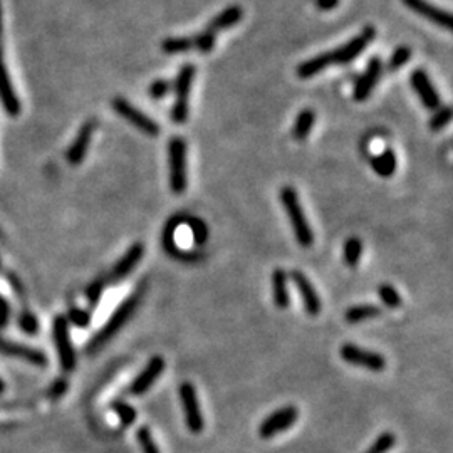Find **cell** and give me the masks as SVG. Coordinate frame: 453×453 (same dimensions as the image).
Masks as SVG:
<instances>
[{"mask_svg": "<svg viewBox=\"0 0 453 453\" xmlns=\"http://www.w3.org/2000/svg\"><path fill=\"white\" fill-rule=\"evenodd\" d=\"M375 27H364L358 36H354L349 43L341 45V47L329 52H323V54L304 60V62L297 67V76H299L301 79H311L319 74L321 71L327 69L329 66H346V64L353 62L358 56H361L362 52H364L368 44L375 40Z\"/></svg>", "mask_w": 453, "mask_h": 453, "instance_id": "cell-1", "label": "cell"}, {"mask_svg": "<svg viewBox=\"0 0 453 453\" xmlns=\"http://www.w3.org/2000/svg\"><path fill=\"white\" fill-rule=\"evenodd\" d=\"M143 294H145V286L139 284L133 296H130L128 299L123 301V304L113 312L111 317H109L108 323H106L100 329V332H96V336L91 339V342L88 345V353H96V351H100L101 347L113 338V336L118 334L121 327L133 317L136 309H138L139 302H141Z\"/></svg>", "mask_w": 453, "mask_h": 453, "instance_id": "cell-2", "label": "cell"}, {"mask_svg": "<svg viewBox=\"0 0 453 453\" xmlns=\"http://www.w3.org/2000/svg\"><path fill=\"white\" fill-rule=\"evenodd\" d=\"M281 202L287 217H289L290 225H292L297 244L304 248L311 247L314 244V232H312L311 225H309V220L305 217L304 209H302L297 191L292 187H284L281 190Z\"/></svg>", "mask_w": 453, "mask_h": 453, "instance_id": "cell-3", "label": "cell"}, {"mask_svg": "<svg viewBox=\"0 0 453 453\" xmlns=\"http://www.w3.org/2000/svg\"><path fill=\"white\" fill-rule=\"evenodd\" d=\"M168 178L173 194L180 195L187 190V141L180 136H173L168 141Z\"/></svg>", "mask_w": 453, "mask_h": 453, "instance_id": "cell-4", "label": "cell"}, {"mask_svg": "<svg viewBox=\"0 0 453 453\" xmlns=\"http://www.w3.org/2000/svg\"><path fill=\"white\" fill-rule=\"evenodd\" d=\"M195 78V66L194 64H185L176 76L175 82V104L172 108V119L176 124L185 123L188 119V100H190L191 84H194Z\"/></svg>", "mask_w": 453, "mask_h": 453, "instance_id": "cell-5", "label": "cell"}, {"mask_svg": "<svg viewBox=\"0 0 453 453\" xmlns=\"http://www.w3.org/2000/svg\"><path fill=\"white\" fill-rule=\"evenodd\" d=\"M52 336H54L56 349L59 354V362L62 371L71 373L76 369L78 360H76V351L71 342V334H69V324L64 316H58L52 324Z\"/></svg>", "mask_w": 453, "mask_h": 453, "instance_id": "cell-6", "label": "cell"}, {"mask_svg": "<svg viewBox=\"0 0 453 453\" xmlns=\"http://www.w3.org/2000/svg\"><path fill=\"white\" fill-rule=\"evenodd\" d=\"M342 361L349 362L353 366H360V368H366L368 371L380 373L386 368V360L383 354L376 353V351L364 349V347L353 345V342H346L339 349Z\"/></svg>", "mask_w": 453, "mask_h": 453, "instance_id": "cell-7", "label": "cell"}, {"mask_svg": "<svg viewBox=\"0 0 453 453\" xmlns=\"http://www.w3.org/2000/svg\"><path fill=\"white\" fill-rule=\"evenodd\" d=\"M180 402H181V408H183V415H185V423H187L188 430L191 433H202L203 426H205V420H203V413L202 408H200V402H198V395H196L195 386L188 381L180 384Z\"/></svg>", "mask_w": 453, "mask_h": 453, "instance_id": "cell-8", "label": "cell"}, {"mask_svg": "<svg viewBox=\"0 0 453 453\" xmlns=\"http://www.w3.org/2000/svg\"><path fill=\"white\" fill-rule=\"evenodd\" d=\"M113 109L121 116L123 119H126L128 123L133 124L136 130H139L141 133L148 136H158L160 135V124L154 119H151L150 116H146L145 113L139 111L138 108H135L133 104L128 103L124 97H115L113 100Z\"/></svg>", "mask_w": 453, "mask_h": 453, "instance_id": "cell-9", "label": "cell"}, {"mask_svg": "<svg viewBox=\"0 0 453 453\" xmlns=\"http://www.w3.org/2000/svg\"><path fill=\"white\" fill-rule=\"evenodd\" d=\"M299 418V410L296 406H282L279 410H275L274 413H270L259 426V435L264 440H269V438L279 435V433L289 430L294 423Z\"/></svg>", "mask_w": 453, "mask_h": 453, "instance_id": "cell-10", "label": "cell"}, {"mask_svg": "<svg viewBox=\"0 0 453 453\" xmlns=\"http://www.w3.org/2000/svg\"><path fill=\"white\" fill-rule=\"evenodd\" d=\"M290 279H292L296 289L299 290V296L302 299V304H304L305 312H307L309 316L319 314L321 309H323V302H321L319 294H317L312 282L309 281L307 275L301 270H292L290 272Z\"/></svg>", "mask_w": 453, "mask_h": 453, "instance_id": "cell-11", "label": "cell"}, {"mask_svg": "<svg viewBox=\"0 0 453 453\" xmlns=\"http://www.w3.org/2000/svg\"><path fill=\"white\" fill-rule=\"evenodd\" d=\"M381 71H383V62H381V59L378 58V56L369 59L368 66H366V71L362 73L361 78H358L356 84H354V91H353L354 101L362 103V101L368 100L369 94H371L373 89H375L376 82L380 81Z\"/></svg>", "mask_w": 453, "mask_h": 453, "instance_id": "cell-12", "label": "cell"}, {"mask_svg": "<svg viewBox=\"0 0 453 453\" xmlns=\"http://www.w3.org/2000/svg\"><path fill=\"white\" fill-rule=\"evenodd\" d=\"M163 371H165L163 358L161 356L151 358V360L148 361V364L143 368V371L139 373V375L133 380V383H131V386H130L131 395H135V396L145 395V393L148 391L151 386H153L154 381L163 375Z\"/></svg>", "mask_w": 453, "mask_h": 453, "instance_id": "cell-13", "label": "cell"}, {"mask_svg": "<svg viewBox=\"0 0 453 453\" xmlns=\"http://www.w3.org/2000/svg\"><path fill=\"white\" fill-rule=\"evenodd\" d=\"M410 82H411V86H413V89L417 91L421 104L425 106L426 109L440 108V103H441L440 94L437 93L435 86H433V82L430 81L428 74H426L425 71L423 69L413 71V74H411V78H410Z\"/></svg>", "mask_w": 453, "mask_h": 453, "instance_id": "cell-14", "label": "cell"}, {"mask_svg": "<svg viewBox=\"0 0 453 453\" xmlns=\"http://www.w3.org/2000/svg\"><path fill=\"white\" fill-rule=\"evenodd\" d=\"M0 353L5 354L9 358H15V360H21L30 364L36 366H45L47 364V356L39 349H34L30 346L19 345L15 341H9V339L0 338Z\"/></svg>", "mask_w": 453, "mask_h": 453, "instance_id": "cell-15", "label": "cell"}, {"mask_svg": "<svg viewBox=\"0 0 453 453\" xmlns=\"http://www.w3.org/2000/svg\"><path fill=\"white\" fill-rule=\"evenodd\" d=\"M403 3L410 10L417 12L421 17H425L426 21L433 22V24L440 25L443 29H452V15L447 10H441L433 3L426 2V0H403Z\"/></svg>", "mask_w": 453, "mask_h": 453, "instance_id": "cell-16", "label": "cell"}, {"mask_svg": "<svg viewBox=\"0 0 453 453\" xmlns=\"http://www.w3.org/2000/svg\"><path fill=\"white\" fill-rule=\"evenodd\" d=\"M0 101H2L3 109L9 116H17L21 113V101L15 94L9 71H7L5 62H3L2 49H0Z\"/></svg>", "mask_w": 453, "mask_h": 453, "instance_id": "cell-17", "label": "cell"}, {"mask_svg": "<svg viewBox=\"0 0 453 453\" xmlns=\"http://www.w3.org/2000/svg\"><path fill=\"white\" fill-rule=\"evenodd\" d=\"M94 128H96V123H94V121H88V123H84L81 126V130H79L78 136L74 138L73 145L69 146L66 154L67 161H69L71 165H79L86 158V153H88L91 145V139H93L94 135Z\"/></svg>", "mask_w": 453, "mask_h": 453, "instance_id": "cell-18", "label": "cell"}, {"mask_svg": "<svg viewBox=\"0 0 453 453\" xmlns=\"http://www.w3.org/2000/svg\"><path fill=\"white\" fill-rule=\"evenodd\" d=\"M143 255H145V245L136 242V244L131 245V247L124 252V255L121 257L118 262H116V266L113 267L111 281H123V279L126 277L131 270H135L136 266L141 262Z\"/></svg>", "mask_w": 453, "mask_h": 453, "instance_id": "cell-19", "label": "cell"}, {"mask_svg": "<svg viewBox=\"0 0 453 453\" xmlns=\"http://www.w3.org/2000/svg\"><path fill=\"white\" fill-rule=\"evenodd\" d=\"M287 275L286 270L275 269L272 272V297L277 309H287L290 305V296L287 290Z\"/></svg>", "mask_w": 453, "mask_h": 453, "instance_id": "cell-20", "label": "cell"}, {"mask_svg": "<svg viewBox=\"0 0 453 453\" xmlns=\"http://www.w3.org/2000/svg\"><path fill=\"white\" fill-rule=\"evenodd\" d=\"M242 15H244V10H242V7H239V5L229 7V9L222 10L220 14L215 15V17L211 19L207 30L217 34L218 30H225V29L233 27V25L239 24V22L242 21Z\"/></svg>", "mask_w": 453, "mask_h": 453, "instance_id": "cell-21", "label": "cell"}, {"mask_svg": "<svg viewBox=\"0 0 453 453\" xmlns=\"http://www.w3.org/2000/svg\"><path fill=\"white\" fill-rule=\"evenodd\" d=\"M396 163H398L396 154L391 148L383 150L380 154L371 158L373 170H375L378 175L383 176V178H388V176H391L396 172Z\"/></svg>", "mask_w": 453, "mask_h": 453, "instance_id": "cell-22", "label": "cell"}, {"mask_svg": "<svg viewBox=\"0 0 453 453\" xmlns=\"http://www.w3.org/2000/svg\"><path fill=\"white\" fill-rule=\"evenodd\" d=\"M314 121H316V115L312 109L305 108L297 115L296 123H294L292 128V136L297 139V141H302V139L307 138L311 135L312 128H314Z\"/></svg>", "mask_w": 453, "mask_h": 453, "instance_id": "cell-23", "label": "cell"}, {"mask_svg": "<svg viewBox=\"0 0 453 453\" xmlns=\"http://www.w3.org/2000/svg\"><path fill=\"white\" fill-rule=\"evenodd\" d=\"M380 307L375 304H360V305H353L346 311V321L349 324H358L362 323V321L373 319V317L380 316Z\"/></svg>", "mask_w": 453, "mask_h": 453, "instance_id": "cell-24", "label": "cell"}, {"mask_svg": "<svg viewBox=\"0 0 453 453\" xmlns=\"http://www.w3.org/2000/svg\"><path fill=\"white\" fill-rule=\"evenodd\" d=\"M362 255V242L356 237H351L345 242V248H342V257L345 262L349 267H356L360 264Z\"/></svg>", "mask_w": 453, "mask_h": 453, "instance_id": "cell-25", "label": "cell"}, {"mask_svg": "<svg viewBox=\"0 0 453 453\" xmlns=\"http://www.w3.org/2000/svg\"><path fill=\"white\" fill-rule=\"evenodd\" d=\"M165 54H180V52H188L194 49V40L188 37H168L161 44Z\"/></svg>", "mask_w": 453, "mask_h": 453, "instance_id": "cell-26", "label": "cell"}, {"mask_svg": "<svg viewBox=\"0 0 453 453\" xmlns=\"http://www.w3.org/2000/svg\"><path fill=\"white\" fill-rule=\"evenodd\" d=\"M378 296L386 307L396 309L402 305V296L391 284H381L378 287Z\"/></svg>", "mask_w": 453, "mask_h": 453, "instance_id": "cell-27", "label": "cell"}, {"mask_svg": "<svg viewBox=\"0 0 453 453\" xmlns=\"http://www.w3.org/2000/svg\"><path fill=\"white\" fill-rule=\"evenodd\" d=\"M136 438H138V443L141 447L143 453H160L156 441H154L153 435H151V430L148 426H141L136 432Z\"/></svg>", "mask_w": 453, "mask_h": 453, "instance_id": "cell-28", "label": "cell"}, {"mask_svg": "<svg viewBox=\"0 0 453 453\" xmlns=\"http://www.w3.org/2000/svg\"><path fill=\"white\" fill-rule=\"evenodd\" d=\"M395 443H396L395 433L384 432L376 438L375 443L368 448V452L366 453H388L393 447H395Z\"/></svg>", "mask_w": 453, "mask_h": 453, "instance_id": "cell-29", "label": "cell"}, {"mask_svg": "<svg viewBox=\"0 0 453 453\" xmlns=\"http://www.w3.org/2000/svg\"><path fill=\"white\" fill-rule=\"evenodd\" d=\"M113 410H115V413L118 415V418L124 426H130V425H133V423H135L136 410L131 405H128V403L115 402V403H113Z\"/></svg>", "mask_w": 453, "mask_h": 453, "instance_id": "cell-30", "label": "cell"}, {"mask_svg": "<svg viewBox=\"0 0 453 453\" xmlns=\"http://www.w3.org/2000/svg\"><path fill=\"white\" fill-rule=\"evenodd\" d=\"M191 40H194V49L203 52V54H209V52L213 51L215 34L210 32V30H203L202 34H198V36Z\"/></svg>", "mask_w": 453, "mask_h": 453, "instance_id": "cell-31", "label": "cell"}, {"mask_svg": "<svg viewBox=\"0 0 453 453\" xmlns=\"http://www.w3.org/2000/svg\"><path fill=\"white\" fill-rule=\"evenodd\" d=\"M450 121H452V109L448 108V106H443V108L438 109L435 115L432 116V119H430V128H432L433 131H440L443 130Z\"/></svg>", "mask_w": 453, "mask_h": 453, "instance_id": "cell-32", "label": "cell"}, {"mask_svg": "<svg viewBox=\"0 0 453 453\" xmlns=\"http://www.w3.org/2000/svg\"><path fill=\"white\" fill-rule=\"evenodd\" d=\"M411 58V49L408 45H399V47L395 49V52L391 54L390 58V69L396 71L399 67H403L405 64L410 60Z\"/></svg>", "mask_w": 453, "mask_h": 453, "instance_id": "cell-33", "label": "cell"}, {"mask_svg": "<svg viewBox=\"0 0 453 453\" xmlns=\"http://www.w3.org/2000/svg\"><path fill=\"white\" fill-rule=\"evenodd\" d=\"M103 290H104L103 279H97V281L91 282V284L88 286V289H86V297H88L89 304L96 305L97 302H100L101 296H103Z\"/></svg>", "mask_w": 453, "mask_h": 453, "instance_id": "cell-34", "label": "cell"}, {"mask_svg": "<svg viewBox=\"0 0 453 453\" xmlns=\"http://www.w3.org/2000/svg\"><path fill=\"white\" fill-rule=\"evenodd\" d=\"M19 326H21V329L24 332H27V334H36V332H39V321L36 319V316H32L30 312H22L21 317H19Z\"/></svg>", "mask_w": 453, "mask_h": 453, "instance_id": "cell-35", "label": "cell"}, {"mask_svg": "<svg viewBox=\"0 0 453 453\" xmlns=\"http://www.w3.org/2000/svg\"><path fill=\"white\" fill-rule=\"evenodd\" d=\"M67 317H69L71 323H73L74 326H78V327H88L89 323H91L89 312L88 311H82V309H79V307H73V309H71L69 314H67Z\"/></svg>", "mask_w": 453, "mask_h": 453, "instance_id": "cell-36", "label": "cell"}, {"mask_svg": "<svg viewBox=\"0 0 453 453\" xmlns=\"http://www.w3.org/2000/svg\"><path fill=\"white\" fill-rule=\"evenodd\" d=\"M170 89H172V84H170L168 81L158 79V81H154L153 84L150 86V96L153 97V100H163L166 94L170 93Z\"/></svg>", "mask_w": 453, "mask_h": 453, "instance_id": "cell-37", "label": "cell"}, {"mask_svg": "<svg viewBox=\"0 0 453 453\" xmlns=\"http://www.w3.org/2000/svg\"><path fill=\"white\" fill-rule=\"evenodd\" d=\"M67 388H69V384H67V380H64V378H59V380L54 381V384L51 386V390H49V398H52V399L60 398V396H64V393L67 391Z\"/></svg>", "mask_w": 453, "mask_h": 453, "instance_id": "cell-38", "label": "cell"}, {"mask_svg": "<svg viewBox=\"0 0 453 453\" xmlns=\"http://www.w3.org/2000/svg\"><path fill=\"white\" fill-rule=\"evenodd\" d=\"M9 316H10L9 304H7V301L0 296V327L5 326L7 321H9Z\"/></svg>", "mask_w": 453, "mask_h": 453, "instance_id": "cell-39", "label": "cell"}, {"mask_svg": "<svg viewBox=\"0 0 453 453\" xmlns=\"http://www.w3.org/2000/svg\"><path fill=\"white\" fill-rule=\"evenodd\" d=\"M339 0H316V5L319 10H324V12H327V10H332L334 7H338Z\"/></svg>", "mask_w": 453, "mask_h": 453, "instance_id": "cell-40", "label": "cell"}, {"mask_svg": "<svg viewBox=\"0 0 453 453\" xmlns=\"http://www.w3.org/2000/svg\"><path fill=\"white\" fill-rule=\"evenodd\" d=\"M2 29H3V24H2V3H0V37H2Z\"/></svg>", "mask_w": 453, "mask_h": 453, "instance_id": "cell-41", "label": "cell"}, {"mask_svg": "<svg viewBox=\"0 0 453 453\" xmlns=\"http://www.w3.org/2000/svg\"><path fill=\"white\" fill-rule=\"evenodd\" d=\"M3 391V383H2V380H0V393Z\"/></svg>", "mask_w": 453, "mask_h": 453, "instance_id": "cell-42", "label": "cell"}]
</instances>
